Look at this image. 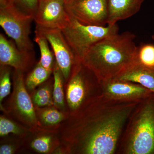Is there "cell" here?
Segmentation results:
<instances>
[{
    "mask_svg": "<svg viewBox=\"0 0 154 154\" xmlns=\"http://www.w3.org/2000/svg\"><path fill=\"white\" fill-rule=\"evenodd\" d=\"M139 102L102 94L76 113L67 112L57 128L60 146L55 153L116 154L127 123Z\"/></svg>",
    "mask_w": 154,
    "mask_h": 154,
    "instance_id": "1",
    "label": "cell"
},
{
    "mask_svg": "<svg viewBox=\"0 0 154 154\" xmlns=\"http://www.w3.org/2000/svg\"><path fill=\"white\" fill-rule=\"evenodd\" d=\"M135 38L133 33L125 31L100 40L88 50L82 63L100 83L116 79L136 62Z\"/></svg>",
    "mask_w": 154,
    "mask_h": 154,
    "instance_id": "2",
    "label": "cell"
},
{
    "mask_svg": "<svg viewBox=\"0 0 154 154\" xmlns=\"http://www.w3.org/2000/svg\"><path fill=\"white\" fill-rule=\"evenodd\" d=\"M116 154H154V93L133 111Z\"/></svg>",
    "mask_w": 154,
    "mask_h": 154,
    "instance_id": "3",
    "label": "cell"
},
{
    "mask_svg": "<svg viewBox=\"0 0 154 154\" xmlns=\"http://www.w3.org/2000/svg\"><path fill=\"white\" fill-rule=\"evenodd\" d=\"M64 87L66 111L70 114L82 110L102 94L101 83L82 62L73 68Z\"/></svg>",
    "mask_w": 154,
    "mask_h": 154,
    "instance_id": "4",
    "label": "cell"
},
{
    "mask_svg": "<svg viewBox=\"0 0 154 154\" xmlns=\"http://www.w3.org/2000/svg\"><path fill=\"white\" fill-rule=\"evenodd\" d=\"M64 36L79 61L90 48L98 42L119 33L117 24L97 26L83 24L70 16L66 25L61 29Z\"/></svg>",
    "mask_w": 154,
    "mask_h": 154,
    "instance_id": "5",
    "label": "cell"
},
{
    "mask_svg": "<svg viewBox=\"0 0 154 154\" xmlns=\"http://www.w3.org/2000/svg\"><path fill=\"white\" fill-rule=\"evenodd\" d=\"M33 20V16L23 13L15 5L0 8V25L17 47L23 51H34L30 38Z\"/></svg>",
    "mask_w": 154,
    "mask_h": 154,
    "instance_id": "6",
    "label": "cell"
},
{
    "mask_svg": "<svg viewBox=\"0 0 154 154\" xmlns=\"http://www.w3.org/2000/svg\"><path fill=\"white\" fill-rule=\"evenodd\" d=\"M24 74L14 69V90L9 108L11 113L27 128L34 129L39 126L34 104L25 86Z\"/></svg>",
    "mask_w": 154,
    "mask_h": 154,
    "instance_id": "7",
    "label": "cell"
},
{
    "mask_svg": "<svg viewBox=\"0 0 154 154\" xmlns=\"http://www.w3.org/2000/svg\"><path fill=\"white\" fill-rule=\"evenodd\" d=\"M35 32L45 37L50 44L65 83L75 66L81 62L77 60L60 29L42 28L36 25Z\"/></svg>",
    "mask_w": 154,
    "mask_h": 154,
    "instance_id": "8",
    "label": "cell"
},
{
    "mask_svg": "<svg viewBox=\"0 0 154 154\" xmlns=\"http://www.w3.org/2000/svg\"><path fill=\"white\" fill-rule=\"evenodd\" d=\"M70 16L85 25H107L108 0H73L66 5Z\"/></svg>",
    "mask_w": 154,
    "mask_h": 154,
    "instance_id": "9",
    "label": "cell"
},
{
    "mask_svg": "<svg viewBox=\"0 0 154 154\" xmlns=\"http://www.w3.org/2000/svg\"><path fill=\"white\" fill-rule=\"evenodd\" d=\"M65 0H39L34 16L36 25L47 28H63L69 21Z\"/></svg>",
    "mask_w": 154,
    "mask_h": 154,
    "instance_id": "10",
    "label": "cell"
},
{
    "mask_svg": "<svg viewBox=\"0 0 154 154\" xmlns=\"http://www.w3.org/2000/svg\"><path fill=\"white\" fill-rule=\"evenodd\" d=\"M34 51L21 50L16 44L0 34V64L14 68L25 73L31 71L35 65Z\"/></svg>",
    "mask_w": 154,
    "mask_h": 154,
    "instance_id": "11",
    "label": "cell"
},
{
    "mask_svg": "<svg viewBox=\"0 0 154 154\" xmlns=\"http://www.w3.org/2000/svg\"><path fill=\"white\" fill-rule=\"evenodd\" d=\"M102 94L111 99L140 102L152 94L136 83L113 79L101 82Z\"/></svg>",
    "mask_w": 154,
    "mask_h": 154,
    "instance_id": "12",
    "label": "cell"
},
{
    "mask_svg": "<svg viewBox=\"0 0 154 154\" xmlns=\"http://www.w3.org/2000/svg\"><path fill=\"white\" fill-rule=\"evenodd\" d=\"M57 128H46L38 126L30 129L23 139L22 145L26 144L33 151L40 154L55 152L60 146Z\"/></svg>",
    "mask_w": 154,
    "mask_h": 154,
    "instance_id": "13",
    "label": "cell"
},
{
    "mask_svg": "<svg viewBox=\"0 0 154 154\" xmlns=\"http://www.w3.org/2000/svg\"><path fill=\"white\" fill-rule=\"evenodd\" d=\"M144 0H108L107 25H113L117 22L132 17L139 11Z\"/></svg>",
    "mask_w": 154,
    "mask_h": 154,
    "instance_id": "14",
    "label": "cell"
},
{
    "mask_svg": "<svg viewBox=\"0 0 154 154\" xmlns=\"http://www.w3.org/2000/svg\"><path fill=\"white\" fill-rule=\"evenodd\" d=\"M115 79L138 84L154 93V68L136 62Z\"/></svg>",
    "mask_w": 154,
    "mask_h": 154,
    "instance_id": "15",
    "label": "cell"
},
{
    "mask_svg": "<svg viewBox=\"0 0 154 154\" xmlns=\"http://www.w3.org/2000/svg\"><path fill=\"white\" fill-rule=\"evenodd\" d=\"M38 126L46 128H57L66 117L67 112L54 106L35 108Z\"/></svg>",
    "mask_w": 154,
    "mask_h": 154,
    "instance_id": "16",
    "label": "cell"
},
{
    "mask_svg": "<svg viewBox=\"0 0 154 154\" xmlns=\"http://www.w3.org/2000/svg\"><path fill=\"white\" fill-rule=\"evenodd\" d=\"M53 74L52 97L54 105L61 111L66 112L64 92V79L61 71L55 61L52 71Z\"/></svg>",
    "mask_w": 154,
    "mask_h": 154,
    "instance_id": "17",
    "label": "cell"
},
{
    "mask_svg": "<svg viewBox=\"0 0 154 154\" xmlns=\"http://www.w3.org/2000/svg\"><path fill=\"white\" fill-rule=\"evenodd\" d=\"M52 72L50 71L37 62L30 71L26 79L25 85L28 91H34L38 86L49 79Z\"/></svg>",
    "mask_w": 154,
    "mask_h": 154,
    "instance_id": "18",
    "label": "cell"
},
{
    "mask_svg": "<svg viewBox=\"0 0 154 154\" xmlns=\"http://www.w3.org/2000/svg\"><path fill=\"white\" fill-rule=\"evenodd\" d=\"M34 40L40 50L41 57L38 62L45 69L52 72L56 60H54V54L50 49L49 42L44 36L36 33Z\"/></svg>",
    "mask_w": 154,
    "mask_h": 154,
    "instance_id": "19",
    "label": "cell"
},
{
    "mask_svg": "<svg viewBox=\"0 0 154 154\" xmlns=\"http://www.w3.org/2000/svg\"><path fill=\"white\" fill-rule=\"evenodd\" d=\"M30 131V129L19 125L15 122L3 116H0V136L5 137L12 134L24 138Z\"/></svg>",
    "mask_w": 154,
    "mask_h": 154,
    "instance_id": "20",
    "label": "cell"
},
{
    "mask_svg": "<svg viewBox=\"0 0 154 154\" xmlns=\"http://www.w3.org/2000/svg\"><path fill=\"white\" fill-rule=\"evenodd\" d=\"M136 62L145 66L154 68V45L143 44L138 47Z\"/></svg>",
    "mask_w": 154,
    "mask_h": 154,
    "instance_id": "21",
    "label": "cell"
},
{
    "mask_svg": "<svg viewBox=\"0 0 154 154\" xmlns=\"http://www.w3.org/2000/svg\"><path fill=\"white\" fill-rule=\"evenodd\" d=\"M9 66L1 65L0 70V103L11 93V69Z\"/></svg>",
    "mask_w": 154,
    "mask_h": 154,
    "instance_id": "22",
    "label": "cell"
},
{
    "mask_svg": "<svg viewBox=\"0 0 154 154\" xmlns=\"http://www.w3.org/2000/svg\"><path fill=\"white\" fill-rule=\"evenodd\" d=\"M39 2V0H15L16 7L27 15L34 17Z\"/></svg>",
    "mask_w": 154,
    "mask_h": 154,
    "instance_id": "23",
    "label": "cell"
},
{
    "mask_svg": "<svg viewBox=\"0 0 154 154\" xmlns=\"http://www.w3.org/2000/svg\"><path fill=\"white\" fill-rule=\"evenodd\" d=\"M52 80L50 79L49 82H47V84H45V85H43L34 92L32 97L33 102L45 96L52 95L51 84H52L51 81Z\"/></svg>",
    "mask_w": 154,
    "mask_h": 154,
    "instance_id": "24",
    "label": "cell"
},
{
    "mask_svg": "<svg viewBox=\"0 0 154 154\" xmlns=\"http://www.w3.org/2000/svg\"><path fill=\"white\" fill-rule=\"evenodd\" d=\"M23 141L17 144L7 143L1 145L0 147V154H12L15 153L19 148V146L22 145Z\"/></svg>",
    "mask_w": 154,
    "mask_h": 154,
    "instance_id": "25",
    "label": "cell"
},
{
    "mask_svg": "<svg viewBox=\"0 0 154 154\" xmlns=\"http://www.w3.org/2000/svg\"><path fill=\"white\" fill-rule=\"evenodd\" d=\"M15 0H0V8L15 5Z\"/></svg>",
    "mask_w": 154,
    "mask_h": 154,
    "instance_id": "26",
    "label": "cell"
},
{
    "mask_svg": "<svg viewBox=\"0 0 154 154\" xmlns=\"http://www.w3.org/2000/svg\"><path fill=\"white\" fill-rule=\"evenodd\" d=\"M72 1H73V0H65V2L66 5V4H68V3L71 2H72Z\"/></svg>",
    "mask_w": 154,
    "mask_h": 154,
    "instance_id": "27",
    "label": "cell"
},
{
    "mask_svg": "<svg viewBox=\"0 0 154 154\" xmlns=\"http://www.w3.org/2000/svg\"><path fill=\"white\" fill-rule=\"evenodd\" d=\"M152 39H153V40H154V34L152 35Z\"/></svg>",
    "mask_w": 154,
    "mask_h": 154,
    "instance_id": "28",
    "label": "cell"
},
{
    "mask_svg": "<svg viewBox=\"0 0 154 154\" xmlns=\"http://www.w3.org/2000/svg\"></svg>",
    "mask_w": 154,
    "mask_h": 154,
    "instance_id": "29",
    "label": "cell"
}]
</instances>
